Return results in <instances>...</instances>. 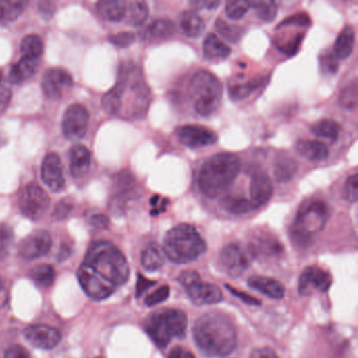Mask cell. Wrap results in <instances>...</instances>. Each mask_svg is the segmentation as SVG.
I'll list each match as a JSON object with an SVG mask.
<instances>
[{"label": "cell", "instance_id": "6", "mask_svg": "<svg viewBox=\"0 0 358 358\" xmlns=\"http://www.w3.org/2000/svg\"><path fill=\"white\" fill-rule=\"evenodd\" d=\"M189 96L199 116H212L220 107L222 84L210 72L199 70L189 83Z\"/></svg>", "mask_w": 358, "mask_h": 358}, {"label": "cell", "instance_id": "45", "mask_svg": "<svg viewBox=\"0 0 358 358\" xmlns=\"http://www.w3.org/2000/svg\"><path fill=\"white\" fill-rule=\"evenodd\" d=\"M168 297H170V287L164 285V286L160 287L154 293L148 295L146 299V304L148 307H152V306L158 305V304L166 301Z\"/></svg>", "mask_w": 358, "mask_h": 358}, {"label": "cell", "instance_id": "29", "mask_svg": "<svg viewBox=\"0 0 358 358\" xmlns=\"http://www.w3.org/2000/svg\"><path fill=\"white\" fill-rule=\"evenodd\" d=\"M165 262V253L158 244H150L141 255V264L148 271H157L162 268Z\"/></svg>", "mask_w": 358, "mask_h": 358}, {"label": "cell", "instance_id": "21", "mask_svg": "<svg viewBox=\"0 0 358 358\" xmlns=\"http://www.w3.org/2000/svg\"><path fill=\"white\" fill-rule=\"evenodd\" d=\"M248 285L251 288L273 299H281L285 297V287L281 282L271 277L253 275L249 277Z\"/></svg>", "mask_w": 358, "mask_h": 358}, {"label": "cell", "instance_id": "39", "mask_svg": "<svg viewBox=\"0 0 358 358\" xmlns=\"http://www.w3.org/2000/svg\"><path fill=\"white\" fill-rule=\"evenodd\" d=\"M248 0H226L225 3V13L227 17L232 20H240L248 13Z\"/></svg>", "mask_w": 358, "mask_h": 358}, {"label": "cell", "instance_id": "2", "mask_svg": "<svg viewBox=\"0 0 358 358\" xmlns=\"http://www.w3.org/2000/svg\"><path fill=\"white\" fill-rule=\"evenodd\" d=\"M241 162L232 153H219L201 167L198 185L203 195L216 198L225 192L240 173Z\"/></svg>", "mask_w": 358, "mask_h": 358}, {"label": "cell", "instance_id": "52", "mask_svg": "<svg viewBox=\"0 0 358 358\" xmlns=\"http://www.w3.org/2000/svg\"><path fill=\"white\" fill-rule=\"evenodd\" d=\"M249 358H279L275 350L271 348H259L251 353Z\"/></svg>", "mask_w": 358, "mask_h": 358}, {"label": "cell", "instance_id": "47", "mask_svg": "<svg viewBox=\"0 0 358 358\" xmlns=\"http://www.w3.org/2000/svg\"><path fill=\"white\" fill-rule=\"evenodd\" d=\"M5 358H31L29 351L20 345H13L5 352Z\"/></svg>", "mask_w": 358, "mask_h": 358}, {"label": "cell", "instance_id": "23", "mask_svg": "<svg viewBox=\"0 0 358 358\" xmlns=\"http://www.w3.org/2000/svg\"><path fill=\"white\" fill-rule=\"evenodd\" d=\"M96 10L106 21H121L126 17V0H98Z\"/></svg>", "mask_w": 358, "mask_h": 358}, {"label": "cell", "instance_id": "5", "mask_svg": "<svg viewBox=\"0 0 358 358\" xmlns=\"http://www.w3.org/2000/svg\"><path fill=\"white\" fill-rule=\"evenodd\" d=\"M188 319L179 309H161L146 319V330L155 345L165 348L174 339H182L186 333Z\"/></svg>", "mask_w": 358, "mask_h": 358}, {"label": "cell", "instance_id": "8", "mask_svg": "<svg viewBox=\"0 0 358 358\" xmlns=\"http://www.w3.org/2000/svg\"><path fill=\"white\" fill-rule=\"evenodd\" d=\"M179 282L184 287L189 299L197 305H213L223 299L222 291L217 285L202 282L197 271H186L181 273Z\"/></svg>", "mask_w": 358, "mask_h": 358}, {"label": "cell", "instance_id": "31", "mask_svg": "<svg viewBox=\"0 0 358 358\" xmlns=\"http://www.w3.org/2000/svg\"><path fill=\"white\" fill-rule=\"evenodd\" d=\"M28 6V0H0V23L17 19Z\"/></svg>", "mask_w": 358, "mask_h": 358}, {"label": "cell", "instance_id": "24", "mask_svg": "<svg viewBox=\"0 0 358 358\" xmlns=\"http://www.w3.org/2000/svg\"><path fill=\"white\" fill-rule=\"evenodd\" d=\"M39 66V59L22 57L19 62L12 66L9 72V83L18 84L30 79Z\"/></svg>", "mask_w": 358, "mask_h": 358}, {"label": "cell", "instance_id": "10", "mask_svg": "<svg viewBox=\"0 0 358 358\" xmlns=\"http://www.w3.org/2000/svg\"><path fill=\"white\" fill-rule=\"evenodd\" d=\"M50 197L37 184L23 187L18 195L20 212L32 220L41 218L50 208Z\"/></svg>", "mask_w": 358, "mask_h": 358}, {"label": "cell", "instance_id": "34", "mask_svg": "<svg viewBox=\"0 0 358 358\" xmlns=\"http://www.w3.org/2000/svg\"><path fill=\"white\" fill-rule=\"evenodd\" d=\"M30 277L42 288H49L55 281V269L49 264H40L30 271Z\"/></svg>", "mask_w": 358, "mask_h": 358}, {"label": "cell", "instance_id": "1", "mask_svg": "<svg viewBox=\"0 0 358 358\" xmlns=\"http://www.w3.org/2000/svg\"><path fill=\"white\" fill-rule=\"evenodd\" d=\"M197 347L206 356L225 357L237 347V331L224 313L211 311L199 317L194 326Z\"/></svg>", "mask_w": 358, "mask_h": 358}, {"label": "cell", "instance_id": "54", "mask_svg": "<svg viewBox=\"0 0 358 358\" xmlns=\"http://www.w3.org/2000/svg\"><path fill=\"white\" fill-rule=\"evenodd\" d=\"M168 358H195L194 354L185 348L177 346L170 351Z\"/></svg>", "mask_w": 358, "mask_h": 358}, {"label": "cell", "instance_id": "14", "mask_svg": "<svg viewBox=\"0 0 358 358\" xmlns=\"http://www.w3.org/2000/svg\"><path fill=\"white\" fill-rule=\"evenodd\" d=\"M220 265L229 277H240L250 265L249 255L239 244L227 245L221 251Z\"/></svg>", "mask_w": 358, "mask_h": 358}, {"label": "cell", "instance_id": "41", "mask_svg": "<svg viewBox=\"0 0 358 358\" xmlns=\"http://www.w3.org/2000/svg\"><path fill=\"white\" fill-rule=\"evenodd\" d=\"M13 241L14 233L12 227L8 224H0V260L9 255Z\"/></svg>", "mask_w": 358, "mask_h": 358}, {"label": "cell", "instance_id": "40", "mask_svg": "<svg viewBox=\"0 0 358 358\" xmlns=\"http://www.w3.org/2000/svg\"><path fill=\"white\" fill-rule=\"evenodd\" d=\"M357 83L352 82L341 90L339 104L347 110H354L357 106Z\"/></svg>", "mask_w": 358, "mask_h": 358}, {"label": "cell", "instance_id": "46", "mask_svg": "<svg viewBox=\"0 0 358 358\" xmlns=\"http://www.w3.org/2000/svg\"><path fill=\"white\" fill-rule=\"evenodd\" d=\"M188 3L192 11H211L220 6L221 0H189Z\"/></svg>", "mask_w": 358, "mask_h": 358}, {"label": "cell", "instance_id": "25", "mask_svg": "<svg viewBox=\"0 0 358 358\" xmlns=\"http://www.w3.org/2000/svg\"><path fill=\"white\" fill-rule=\"evenodd\" d=\"M231 50L218 36L209 34L203 43V54L208 60L225 59L230 55Z\"/></svg>", "mask_w": 358, "mask_h": 358}, {"label": "cell", "instance_id": "27", "mask_svg": "<svg viewBox=\"0 0 358 358\" xmlns=\"http://www.w3.org/2000/svg\"><path fill=\"white\" fill-rule=\"evenodd\" d=\"M180 28L189 38H198L205 30V22L195 11H186L181 15Z\"/></svg>", "mask_w": 358, "mask_h": 358}, {"label": "cell", "instance_id": "36", "mask_svg": "<svg viewBox=\"0 0 358 358\" xmlns=\"http://www.w3.org/2000/svg\"><path fill=\"white\" fill-rule=\"evenodd\" d=\"M22 57L39 59L43 53V44L37 35H28L23 38L20 45Z\"/></svg>", "mask_w": 358, "mask_h": 358}, {"label": "cell", "instance_id": "20", "mask_svg": "<svg viewBox=\"0 0 358 358\" xmlns=\"http://www.w3.org/2000/svg\"><path fill=\"white\" fill-rule=\"evenodd\" d=\"M70 174L74 178L79 179L90 170L92 154L86 147L76 145L70 151Z\"/></svg>", "mask_w": 358, "mask_h": 358}, {"label": "cell", "instance_id": "4", "mask_svg": "<svg viewBox=\"0 0 358 358\" xmlns=\"http://www.w3.org/2000/svg\"><path fill=\"white\" fill-rule=\"evenodd\" d=\"M206 251V243L196 227L181 223L170 229L165 235L163 251L168 260L176 264H187L202 255Z\"/></svg>", "mask_w": 358, "mask_h": 358}, {"label": "cell", "instance_id": "11", "mask_svg": "<svg viewBox=\"0 0 358 358\" xmlns=\"http://www.w3.org/2000/svg\"><path fill=\"white\" fill-rule=\"evenodd\" d=\"M90 116L81 104H73L64 112L62 118V131L68 140H79L86 136Z\"/></svg>", "mask_w": 358, "mask_h": 358}, {"label": "cell", "instance_id": "28", "mask_svg": "<svg viewBox=\"0 0 358 358\" xmlns=\"http://www.w3.org/2000/svg\"><path fill=\"white\" fill-rule=\"evenodd\" d=\"M150 14L146 0H126V17L128 23L134 27H140L146 23Z\"/></svg>", "mask_w": 358, "mask_h": 358}, {"label": "cell", "instance_id": "22", "mask_svg": "<svg viewBox=\"0 0 358 358\" xmlns=\"http://www.w3.org/2000/svg\"><path fill=\"white\" fill-rule=\"evenodd\" d=\"M295 149L299 156L312 162H323L329 156L328 147L317 140H299L295 145Z\"/></svg>", "mask_w": 358, "mask_h": 358}, {"label": "cell", "instance_id": "37", "mask_svg": "<svg viewBox=\"0 0 358 358\" xmlns=\"http://www.w3.org/2000/svg\"><path fill=\"white\" fill-rule=\"evenodd\" d=\"M261 84H263L261 79H253L245 83L233 84L229 86V96L235 101L243 100L259 88Z\"/></svg>", "mask_w": 358, "mask_h": 358}, {"label": "cell", "instance_id": "48", "mask_svg": "<svg viewBox=\"0 0 358 358\" xmlns=\"http://www.w3.org/2000/svg\"><path fill=\"white\" fill-rule=\"evenodd\" d=\"M154 285H156L155 281H150V280L143 277L142 275H138V281H137L136 286V297H140L143 293H146V291H148V289L154 286Z\"/></svg>", "mask_w": 358, "mask_h": 358}, {"label": "cell", "instance_id": "49", "mask_svg": "<svg viewBox=\"0 0 358 358\" xmlns=\"http://www.w3.org/2000/svg\"><path fill=\"white\" fill-rule=\"evenodd\" d=\"M337 58L332 55H326L324 57L323 62H321V67L325 70V72H330V74H334L337 72V67H339V63H337Z\"/></svg>", "mask_w": 358, "mask_h": 358}, {"label": "cell", "instance_id": "19", "mask_svg": "<svg viewBox=\"0 0 358 358\" xmlns=\"http://www.w3.org/2000/svg\"><path fill=\"white\" fill-rule=\"evenodd\" d=\"M41 178L42 182L53 192L58 193L63 190L66 186L63 166L56 153H49L44 158L41 165Z\"/></svg>", "mask_w": 358, "mask_h": 358}, {"label": "cell", "instance_id": "51", "mask_svg": "<svg viewBox=\"0 0 358 358\" xmlns=\"http://www.w3.org/2000/svg\"><path fill=\"white\" fill-rule=\"evenodd\" d=\"M110 41L116 44V45L124 48V46H128L130 45V43H132V41H134V36L130 33H120L118 34V35L112 36V37L110 38Z\"/></svg>", "mask_w": 358, "mask_h": 358}, {"label": "cell", "instance_id": "38", "mask_svg": "<svg viewBox=\"0 0 358 358\" xmlns=\"http://www.w3.org/2000/svg\"><path fill=\"white\" fill-rule=\"evenodd\" d=\"M222 206L227 212L231 214H246L250 212V202L248 199L243 198V197H227L223 199Z\"/></svg>", "mask_w": 358, "mask_h": 358}, {"label": "cell", "instance_id": "42", "mask_svg": "<svg viewBox=\"0 0 358 358\" xmlns=\"http://www.w3.org/2000/svg\"><path fill=\"white\" fill-rule=\"evenodd\" d=\"M74 207H75V202H74L73 199H62L56 204L53 214H52V218L55 221L64 220V219L68 218V215L74 210Z\"/></svg>", "mask_w": 358, "mask_h": 358}, {"label": "cell", "instance_id": "16", "mask_svg": "<svg viewBox=\"0 0 358 358\" xmlns=\"http://www.w3.org/2000/svg\"><path fill=\"white\" fill-rule=\"evenodd\" d=\"M52 237L46 231H37L20 241L18 255L25 260H35L49 253L52 247Z\"/></svg>", "mask_w": 358, "mask_h": 358}, {"label": "cell", "instance_id": "26", "mask_svg": "<svg viewBox=\"0 0 358 358\" xmlns=\"http://www.w3.org/2000/svg\"><path fill=\"white\" fill-rule=\"evenodd\" d=\"M354 44H355V31L353 27L348 25L339 33L334 44V56L339 60L347 59L353 52Z\"/></svg>", "mask_w": 358, "mask_h": 358}, {"label": "cell", "instance_id": "7", "mask_svg": "<svg viewBox=\"0 0 358 358\" xmlns=\"http://www.w3.org/2000/svg\"><path fill=\"white\" fill-rule=\"evenodd\" d=\"M329 209L324 201L312 199L303 203L292 225V237L299 244L321 232L329 218Z\"/></svg>", "mask_w": 358, "mask_h": 358}, {"label": "cell", "instance_id": "33", "mask_svg": "<svg viewBox=\"0 0 358 358\" xmlns=\"http://www.w3.org/2000/svg\"><path fill=\"white\" fill-rule=\"evenodd\" d=\"M249 7L263 21L270 22L277 17V0H248Z\"/></svg>", "mask_w": 358, "mask_h": 358}, {"label": "cell", "instance_id": "17", "mask_svg": "<svg viewBox=\"0 0 358 358\" xmlns=\"http://www.w3.org/2000/svg\"><path fill=\"white\" fill-rule=\"evenodd\" d=\"M273 195V185L270 177L263 171H255L251 175L249 186V202L251 209L257 210L269 202Z\"/></svg>", "mask_w": 358, "mask_h": 358}, {"label": "cell", "instance_id": "50", "mask_svg": "<svg viewBox=\"0 0 358 358\" xmlns=\"http://www.w3.org/2000/svg\"><path fill=\"white\" fill-rule=\"evenodd\" d=\"M226 288L228 289L232 295H235V297L241 299V301L245 302V303L249 304V305L257 306L261 304V302L255 299V297H251V295H247V293H243V291H237V289L229 286V285H226Z\"/></svg>", "mask_w": 358, "mask_h": 358}, {"label": "cell", "instance_id": "32", "mask_svg": "<svg viewBox=\"0 0 358 358\" xmlns=\"http://www.w3.org/2000/svg\"><path fill=\"white\" fill-rule=\"evenodd\" d=\"M311 130L317 138H326V140H331V142H335V140H339L341 128L339 123L327 118V120H319L317 124L313 125Z\"/></svg>", "mask_w": 358, "mask_h": 358}, {"label": "cell", "instance_id": "35", "mask_svg": "<svg viewBox=\"0 0 358 358\" xmlns=\"http://www.w3.org/2000/svg\"><path fill=\"white\" fill-rule=\"evenodd\" d=\"M297 162L290 158H281L277 160L275 166V177L279 182H288L292 180L297 174Z\"/></svg>", "mask_w": 358, "mask_h": 358}, {"label": "cell", "instance_id": "53", "mask_svg": "<svg viewBox=\"0 0 358 358\" xmlns=\"http://www.w3.org/2000/svg\"><path fill=\"white\" fill-rule=\"evenodd\" d=\"M90 224L96 229H106L110 225V220L106 215L97 214L90 218Z\"/></svg>", "mask_w": 358, "mask_h": 358}, {"label": "cell", "instance_id": "13", "mask_svg": "<svg viewBox=\"0 0 358 358\" xmlns=\"http://www.w3.org/2000/svg\"><path fill=\"white\" fill-rule=\"evenodd\" d=\"M333 279L328 271L317 266H309L301 273L299 280V293L303 297L313 293H326L331 287Z\"/></svg>", "mask_w": 358, "mask_h": 358}, {"label": "cell", "instance_id": "43", "mask_svg": "<svg viewBox=\"0 0 358 358\" xmlns=\"http://www.w3.org/2000/svg\"><path fill=\"white\" fill-rule=\"evenodd\" d=\"M12 90L9 81L5 78V74L0 70V112H5L6 108L11 102Z\"/></svg>", "mask_w": 358, "mask_h": 358}, {"label": "cell", "instance_id": "55", "mask_svg": "<svg viewBox=\"0 0 358 358\" xmlns=\"http://www.w3.org/2000/svg\"><path fill=\"white\" fill-rule=\"evenodd\" d=\"M96 358H102V357H96Z\"/></svg>", "mask_w": 358, "mask_h": 358}, {"label": "cell", "instance_id": "15", "mask_svg": "<svg viewBox=\"0 0 358 358\" xmlns=\"http://www.w3.org/2000/svg\"><path fill=\"white\" fill-rule=\"evenodd\" d=\"M176 134L181 144L192 149L210 146L218 142V136L215 132L200 125L179 127Z\"/></svg>", "mask_w": 358, "mask_h": 358}, {"label": "cell", "instance_id": "9", "mask_svg": "<svg viewBox=\"0 0 358 358\" xmlns=\"http://www.w3.org/2000/svg\"><path fill=\"white\" fill-rule=\"evenodd\" d=\"M78 281L88 297L95 301H103L110 297L117 286L98 271L83 263L77 271Z\"/></svg>", "mask_w": 358, "mask_h": 358}, {"label": "cell", "instance_id": "3", "mask_svg": "<svg viewBox=\"0 0 358 358\" xmlns=\"http://www.w3.org/2000/svg\"><path fill=\"white\" fill-rule=\"evenodd\" d=\"M116 286L126 284L130 277V265L126 255L112 243L99 241L90 245L84 262Z\"/></svg>", "mask_w": 358, "mask_h": 358}, {"label": "cell", "instance_id": "18", "mask_svg": "<svg viewBox=\"0 0 358 358\" xmlns=\"http://www.w3.org/2000/svg\"><path fill=\"white\" fill-rule=\"evenodd\" d=\"M23 335L32 346L41 350L54 349L62 339L59 330L41 324L30 326L25 330Z\"/></svg>", "mask_w": 358, "mask_h": 358}, {"label": "cell", "instance_id": "30", "mask_svg": "<svg viewBox=\"0 0 358 358\" xmlns=\"http://www.w3.org/2000/svg\"><path fill=\"white\" fill-rule=\"evenodd\" d=\"M175 32V25L170 20L161 19L155 20L150 24V27L146 30V38L150 41H159V40L168 39L172 37Z\"/></svg>", "mask_w": 358, "mask_h": 358}, {"label": "cell", "instance_id": "12", "mask_svg": "<svg viewBox=\"0 0 358 358\" xmlns=\"http://www.w3.org/2000/svg\"><path fill=\"white\" fill-rule=\"evenodd\" d=\"M42 92L46 98L60 100L73 86V78L70 72L62 68H50L42 76Z\"/></svg>", "mask_w": 358, "mask_h": 358}, {"label": "cell", "instance_id": "44", "mask_svg": "<svg viewBox=\"0 0 358 358\" xmlns=\"http://www.w3.org/2000/svg\"><path fill=\"white\" fill-rule=\"evenodd\" d=\"M343 197L349 202H356L358 198V176L353 174L347 179L343 191Z\"/></svg>", "mask_w": 358, "mask_h": 358}]
</instances>
